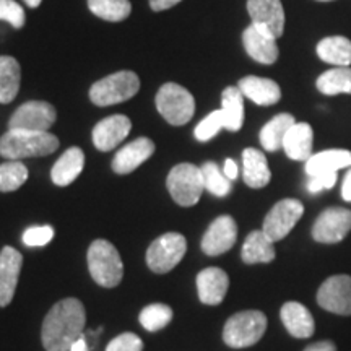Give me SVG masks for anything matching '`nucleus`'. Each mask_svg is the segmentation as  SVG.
Returning a JSON list of instances; mask_svg holds the SVG:
<instances>
[{"mask_svg":"<svg viewBox=\"0 0 351 351\" xmlns=\"http://www.w3.org/2000/svg\"><path fill=\"white\" fill-rule=\"evenodd\" d=\"M86 326L85 306L77 298L56 302L44 317L41 339L46 351H70Z\"/></svg>","mask_w":351,"mask_h":351,"instance_id":"f257e3e1","label":"nucleus"},{"mask_svg":"<svg viewBox=\"0 0 351 351\" xmlns=\"http://www.w3.org/2000/svg\"><path fill=\"white\" fill-rule=\"evenodd\" d=\"M57 148H59V138L49 132L8 129L7 134L0 137V155L12 161L47 156Z\"/></svg>","mask_w":351,"mask_h":351,"instance_id":"f03ea898","label":"nucleus"},{"mask_svg":"<svg viewBox=\"0 0 351 351\" xmlns=\"http://www.w3.org/2000/svg\"><path fill=\"white\" fill-rule=\"evenodd\" d=\"M88 270L99 287L114 288L122 282L124 263L116 245L106 239H96L88 249Z\"/></svg>","mask_w":351,"mask_h":351,"instance_id":"7ed1b4c3","label":"nucleus"},{"mask_svg":"<svg viewBox=\"0 0 351 351\" xmlns=\"http://www.w3.org/2000/svg\"><path fill=\"white\" fill-rule=\"evenodd\" d=\"M267 330V317L262 311H241L226 320L223 340L231 348H247L261 341Z\"/></svg>","mask_w":351,"mask_h":351,"instance_id":"20e7f679","label":"nucleus"},{"mask_svg":"<svg viewBox=\"0 0 351 351\" xmlns=\"http://www.w3.org/2000/svg\"><path fill=\"white\" fill-rule=\"evenodd\" d=\"M140 90V78L130 70L112 73L101 78L90 88V99L96 106H112L134 98Z\"/></svg>","mask_w":351,"mask_h":351,"instance_id":"39448f33","label":"nucleus"},{"mask_svg":"<svg viewBox=\"0 0 351 351\" xmlns=\"http://www.w3.org/2000/svg\"><path fill=\"white\" fill-rule=\"evenodd\" d=\"M166 186L173 200L181 207L195 205L205 191L202 169L191 163L174 166L166 179Z\"/></svg>","mask_w":351,"mask_h":351,"instance_id":"423d86ee","label":"nucleus"},{"mask_svg":"<svg viewBox=\"0 0 351 351\" xmlns=\"http://www.w3.org/2000/svg\"><path fill=\"white\" fill-rule=\"evenodd\" d=\"M156 109L171 125H184L195 112V99L178 83H166L158 90Z\"/></svg>","mask_w":351,"mask_h":351,"instance_id":"0eeeda50","label":"nucleus"},{"mask_svg":"<svg viewBox=\"0 0 351 351\" xmlns=\"http://www.w3.org/2000/svg\"><path fill=\"white\" fill-rule=\"evenodd\" d=\"M187 241L179 232H166L156 238L147 251V265L155 274H168L182 261Z\"/></svg>","mask_w":351,"mask_h":351,"instance_id":"6e6552de","label":"nucleus"},{"mask_svg":"<svg viewBox=\"0 0 351 351\" xmlns=\"http://www.w3.org/2000/svg\"><path fill=\"white\" fill-rule=\"evenodd\" d=\"M302 213H304V205L296 199H285L275 204V207L267 213L263 219L262 231L270 241H282L289 234V231L296 226Z\"/></svg>","mask_w":351,"mask_h":351,"instance_id":"1a4fd4ad","label":"nucleus"},{"mask_svg":"<svg viewBox=\"0 0 351 351\" xmlns=\"http://www.w3.org/2000/svg\"><path fill=\"white\" fill-rule=\"evenodd\" d=\"M57 119L56 108L46 101H28L13 112L8 129L47 132Z\"/></svg>","mask_w":351,"mask_h":351,"instance_id":"9d476101","label":"nucleus"},{"mask_svg":"<svg viewBox=\"0 0 351 351\" xmlns=\"http://www.w3.org/2000/svg\"><path fill=\"white\" fill-rule=\"evenodd\" d=\"M351 230V210L332 207L324 210L313 226V238L320 244H337Z\"/></svg>","mask_w":351,"mask_h":351,"instance_id":"9b49d317","label":"nucleus"},{"mask_svg":"<svg viewBox=\"0 0 351 351\" xmlns=\"http://www.w3.org/2000/svg\"><path fill=\"white\" fill-rule=\"evenodd\" d=\"M317 302L322 309L339 315H351V276L333 275L320 285Z\"/></svg>","mask_w":351,"mask_h":351,"instance_id":"f8f14e48","label":"nucleus"},{"mask_svg":"<svg viewBox=\"0 0 351 351\" xmlns=\"http://www.w3.org/2000/svg\"><path fill=\"white\" fill-rule=\"evenodd\" d=\"M252 25L261 32L280 38L285 32V10L280 0H247Z\"/></svg>","mask_w":351,"mask_h":351,"instance_id":"ddd939ff","label":"nucleus"},{"mask_svg":"<svg viewBox=\"0 0 351 351\" xmlns=\"http://www.w3.org/2000/svg\"><path fill=\"white\" fill-rule=\"evenodd\" d=\"M238 239V225L230 215L218 217L202 238V251L207 256H221L230 251Z\"/></svg>","mask_w":351,"mask_h":351,"instance_id":"4468645a","label":"nucleus"},{"mask_svg":"<svg viewBox=\"0 0 351 351\" xmlns=\"http://www.w3.org/2000/svg\"><path fill=\"white\" fill-rule=\"evenodd\" d=\"M23 257L16 249L5 245L0 252V307H5L15 296Z\"/></svg>","mask_w":351,"mask_h":351,"instance_id":"2eb2a0df","label":"nucleus"},{"mask_svg":"<svg viewBox=\"0 0 351 351\" xmlns=\"http://www.w3.org/2000/svg\"><path fill=\"white\" fill-rule=\"evenodd\" d=\"M132 129V122L127 116L114 114L99 121L93 129V143L99 152H111L122 140H125Z\"/></svg>","mask_w":351,"mask_h":351,"instance_id":"dca6fc26","label":"nucleus"},{"mask_svg":"<svg viewBox=\"0 0 351 351\" xmlns=\"http://www.w3.org/2000/svg\"><path fill=\"white\" fill-rule=\"evenodd\" d=\"M228 288H230V278L225 270L218 267H208L197 275V293L199 300L207 306L221 304L225 300Z\"/></svg>","mask_w":351,"mask_h":351,"instance_id":"f3484780","label":"nucleus"},{"mask_svg":"<svg viewBox=\"0 0 351 351\" xmlns=\"http://www.w3.org/2000/svg\"><path fill=\"white\" fill-rule=\"evenodd\" d=\"M155 153V143L150 138L140 137L134 142L127 143L116 153L112 160V171L117 174H130L140 165Z\"/></svg>","mask_w":351,"mask_h":351,"instance_id":"a211bd4d","label":"nucleus"},{"mask_svg":"<svg viewBox=\"0 0 351 351\" xmlns=\"http://www.w3.org/2000/svg\"><path fill=\"white\" fill-rule=\"evenodd\" d=\"M243 43L245 52L252 57L258 64L271 65L278 59V46L276 39L271 38L270 34L261 32L256 26L251 25L245 28L243 34Z\"/></svg>","mask_w":351,"mask_h":351,"instance_id":"6ab92c4d","label":"nucleus"},{"mask_svg":"<svg viewBox=\"0 0 351 351\" xmlns=\"http://www.w3.org/2000/svg\"><path fill=\"white\" fill-rule=\"evenodd\" d=\"M280 315H282L285 328L295 339H309V337L314 335V317L309 313V309L301 302H285L282 311H280Z\"/></svg>","mask_w":351,"mask_h":351,"instance_id":"aec40b11","label":"nucleus"},{"mask_svg":"<svg viewBox=\"0 0 351 351\" xmlns=\"http://www.w3.org/2000/svg\"><path fill=\"white\" fill-rule=\"evenodd\" d=\"M238 88L245 98H249L258 106H271L276 104L282 98V90L278 83L270 80V78L262 77H244L239 80Z\"/></svg>","mask_w":351,"mask_h":351,"instance_id":"412c9836","label":"nucleus"},{"mask_svg":"<svg viewBox=\"0 0 351 351\" xmlns=\"http://www.w3.org/2000/svg\"><path fill=\"white\" fill-rule=\"evenodd\" d=\"M313 127L306 122H296L288 130L287 137L283 140V150L288 158L295 161H307L313 156Z\"/></svg>","mask_w":351,"mask_h":351,"instance_id":"4be33fe9","label":"nucleus"},{"mask_svg":"<svg viewBox=\"0 0 351 351\" xmlns=\"http://www.w3.org/2000/svg\"><path fill=\"white\" fill-rule=\"evenodd\" d=\"M85 166V155L78 147L69 148L67 152L62 153V156L56 161L52 166L51 179L56 186L65 187L72 184L80 176Z\"/></svg>","mask_w":351,"mask_h":351,"instance_id":"5701e85b","label":"nucleus"},{"mask_svg":"<svg viewBox=\"0 0 351 351\" xmlns=\"http://www.w3.org/2000/svg\"><path fill=\"white\" fill-rule=\"evenodd\" d=\"M243 178L252 189H262L270 182L271 173L262 152L256 148H245L243 152Z\"/></svg>","mask_w":351,"mask_h":351,"instance_id":"b1692460","label":"nucleus"},{"mask_svg":"<svg viewBox=\"0 0 351 351\" xmlns=\"http://www.w3.org/2000/svg\"><path fill=\"white\" fill-rule=\"evenodd\" d=\"M351 152L348 150H326L315 153L306 161L307 176H315L320 173H337L339 169L350 168Z\"/></svg>","mask_w":351,"mask_h":351,"instance_id":"393cba45","label":"nucleus"},{"mask_svg":"<svg viewBox=\"0 0 351 351\" xmlns=\"http://www.w3.org/2000/svg\"><path fill=\"white\" fill-rule=\"evenodd\" d=\"M244 263H269L275 258L274 241H270L263 231H252L247 236L241 251Z\"/></svg>","mask_w":351,"mask_h":351,"instance_id":"a878e982","label":"nucleus"},{"mask_svg":"<svg viewBox=\"0 0 351 351\" xmlns=\"http://www.w3.org/2000/svg\"><path fill=\"white\" fill-rule=\"evenodd\" d=\"M317 56L324 62L335 67H348L351 64V41L345 36H328L317 44Z\"/></svg>","mask_w":351,"mask_h":351,"instance_id":"bb28decb","label":"nucleus"},{"mask_svg":"<svg viewBox=\"0 0 351 351\" xmlns=\"http://www.w3.org/2000/svg\"><path fill=\"white\" fill-rule=\"evenodd\" d=\"M21 83V69L10 56L0 57V104L12 103L16 98Z\"/></svg>","mask_w":351,"mask_h":351,"instance_id":"cd10ccee","label":"nucleus"},{"mask_svg":"<svg viewBox=\"0 0 351 351\" xmlns=\"http://www.w3.org/2000/svg\"><path fill=\"white\" fill-rule=\"evenodd\" d=\"M296 124L291 114H278L274 119L267 122L261 130V143L263 150L276 152L283 147V140L287 137L288 130Z\"/></svg>","mask_w":351,"mask_h":351,"instance_id":"c85d7f7f","label":"nucleus"},{"mask_svg":"<svg viewBox=\"0 0 351 351\" xmlns=\"http://www.w3.org/2000/svg\"><path fill=\"white\" fill-rule=\"evenodd\" d=\"M221 114L225 129L238 132L244 122V95L239 88L228 86L221 95Z\"/></svg>","mask_w":351,"mask_h":351,"instance_id":"c756f323","label":"nucleus"},{"mask_svg":"<svg viewBox=\"0 0 351 351\" xmlns=\"http://www.w3.org/2000/svg\"><path fill=\"white\" fill-rule=\"evenodd\" d=\"M315 86L320 93L335 96V95H351V69L350 67H335L324 72L317 78Z\"/></svg>","mask_w":351,"mask_h":351,"instance_id":"7c9ffc66","label":"nucleus"},{"mask_svg":"<svg viewBox=\"0 0 351 351\" xmlns=\"http://www.w3.org/2000/svg\"><path fill=\"white\" fill-rule=\"evenodd\" d=\"M88 8L99 19L117 23L130 15L132 3L129 0H88Z\"/></svg>","mask_w":351,"mask_h":351,"instance_id":"2f4dec72","label":"nucleus"},{"mask_svg":"<svg viewBox=\"0 0 351 351\" xmlns=\"http://www.w3.org/2000/svg\"><path fill=\"white\" fill-rule=\"evenodd\" d=\"M202 178H204L205 191L217 197H226L231 192V181L226 178L223 169L213 161H207L202 166Z\"/></svg>","mask_w":351,"mask_h":351,"instance_id":"473e14b6","label":"nucleus"},{"mask_svg":"<svg viewBox=\"0 0 351 351\" xmlns=\"http://www.w3.org/2000/svg\"><path fill=\"white\" fill-rule=\"evenodd\" d=\"M138 320L145 330L158 332L161 328H165L173 320V309L169 306L156 302V304L143 307L142 313L138 315Z\"/></svg>","mask_w":351,"mask_h":351,"instance_id":"72a5a7b5","label":"nucleus"},{"mask_svg":"<svg viewBox=\"0 0 351 351\" xmlns=\"http://www.w3.org/2000/svg\"><path fill=\"white\" fill-rule=\"evenodd\" d=\"M28 179V168L21 161H7L0 165V192H13Z\"/></svg>","mask_w":351,"mask_h":351,"instance_id":"f704fd0d","label":"nucleus"},{"mask_svg":"<svg viewBox=\"0 0 351 351\" xmlns=\"http://www.w3.org/2000/svg\"><path fill=\"white\" fill-rule=\"evenodd\" d=\"M221 129H225V121H223L221 109H218V111L210 112L204 121L199 122V125L194 130V135L199 142H208Z\"/></svg>","mask_w":351,"mask_h":351,"instance_id":"c9c22d12","label":"nucleus"},{"mask_svg":"<svg viewBox=\"0 0 351 351\" xmlns=\"http://www.w3.org/2000/svg\"><path fill=\"white\" fill-rule=\"evenodd\" d=\"M0 20L10 23L13 28H23L25 10L15 0H0Z\"/></svg>","mask_w":351,"mask_h":351,"instance_id":"e433bc0d","label":"nucleus"},{"mask_svg":"<svg viewBox=\"0 0 351 351\" xmlns=\"http://www.w3.org/2000/svg\"><path fill=\"white\" fill-rule=\"evenodd\" d=\"M54 238V230L51 226H33L28 228L21 236L23 244L28 247H41V245L49 244Z\"/></svg>","mask_w":351,"mask_h":351,"instance_id":"4c0bfd02","label":"nucleus"},{"mask_svg":"<svg viewBox=\"0 0 351 351\" xmlns=\"http://www.w3.org/2000/svg\"><path fill=\"white\" fill-rule=\"evenodd\" d=\"M143 350V341L138 335L135 333L125 332L117 335L116 339L109 341L106 346V351H142Z\"/></svg>","mask_w":351,"mask_h":351,"instance_id":"58836bf2","label":"nucleus"},{"mask_svg":"<svg viewBox=\"0 0 351 351\" xmlns=\"http://www.w3.org/2000/svg\"><path fill=\"white\" fill-rule=\"evenodd\" d=\"M337 182V173H320L311 176L309 182H307V191L311 194H319V192L332 189Z\"/></svg>","mask_w":351,"mask_h":351,"instance_id":"ea45409f","label":"nucleus"},{"mask_svg":"<svg viewBox=\"0 0 351 351\" xmlns=\"http://www.w3.org/2000/svg\"><path fill=\"white\" fill-rule=\"evenodd\" d=\"M223 173H225V176L230 179V181H234V179L239 176V168L238 165H236V161L231 160V158H228L225 161V166H223Z\"/></svg>","mask_w":351,"mask_h":351,"instance_id":"a19ab883","label":"nucleus"},{"mask_svg":"<svg viewBox=\"0 0 351 351\" xmlns=\"http://www.w3.org/2000/svg\"><path fill=\"white\" fill-rule=\"evenodd\" d=\"M304 351H337V346L330 340L315 341V343L306 346Z\"/></svg>","mask_w":351,"mask_h":351,"instance_id":"79ce46f5","label":"nucleus"},{"mask_svg":"<svg viewBox=\"0 0 351 351\" xmlns=\"http://www.w3.org/2000/svg\"><path fill=\"white\" fill-rule=\"evenodd\" d=\"M179 2H181V0H150V7L155 12H163L168 10L171 7L178 5Z\"/></svg>","mask_w":351,"mask_h":351,"instance_id":"37998d69","label":"nucleus"},{"mask_svg":"<svg viewBox=\"0 0 351 351\" xmlns=\"http://www.w3.org/2000/svg\"><path fill=\"white\" fill-rule=\"evenodd\" d=\"M341 197L345 202H351V169L346 173L345 181L341 184Z\"/></svg>","mask_w":351,"mask_h":351,"instance_id":"c03bdc74","label":"nucleus"},{"mask_svg":"<svg viewBox=\"0 0 351 351\" xmlns=\"http://www.w3.org/2000/svg\"><path fill=\"white\" fill-rule=\"evenodd\" d=\"M70 351H88V345H86V337L82 335L75 343L70 346Z\"/></svg>","mask_w":351,"mask_h":351,"instance_id":"a18cd8bd","label":"nucleus"},{"mask_svg":"<svg viewBox=\"0 0 351 351\" xmlns=\"http://www.w3.org/2000/svg\"><path fill=\"white\" fill-rule=\"evenodd\" d=\"M41 2H43V0H25L26 5L32 7V8H36V7H39V5H41Z\"/></svg>","mask_w":351,"mask_h":351,"instance_id":"49530a36","label":"nucleus"},{"mask_svg":"<svg viewBox=\"0 0 351 351\" xmlns=\"http://www.w3.org/2000/svg\"><path fill=\"white\" fill-rule=\"evenodd\" d=\"M319 2H330V0H319Z\"/></svg>","mask_w":351,"mask_h":351,"instance_id":"de8ad7c7","label":"nucleus"}]
</instances>
